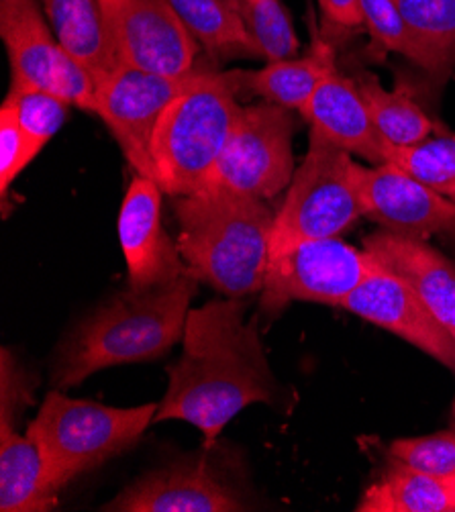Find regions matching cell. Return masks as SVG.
<instances>
[{
    "instance_id": "1",
    "label": "cell",
    "mask_w": 455,
    "mask_h": 512,
    "mask_svg": "<svg viewBox=\"0 0 455 512\" xmlns=\"http://www.w3.org/2000/svg\"><path fill=\"white\" fill-rule=\"evenodd\" d=\"M182 341L184 351L168 368V392L154 423H190L213 445L247 406L274 402V372L258 331L243 323L239 298L211 300L192 309Z\"/></svg>"
},
{
    "instance_id": "7",
    "label": "cell",
    "mask_w": 455,
    "mask_h": 512,
    "mask_svg": "<svg viewBox=\"0 0 455 512\" xmlns=\"http://www.w3.org/2000/svg\"><path fill=\"white\" fill-rule=\"evenodd\" d=\"M288 111L274 102L241 107L207 188L276 198L294 176V121Z\"/></svg>"
},
{
    "instance_id": "26",
    "label": "cell",
    "mask_w": 455,
    "mask_h": 512,
    "mask_svg": "<svg viewBox=\"0 0 455 512\" xmlns=\"http://www.w3.org/2000/svg\"><path fill=\"white\" fill-rule=\"evenodd\" d=\"M239 7L258 56L268 62H282L296 54L298 37L282 0H251V3L239 0Z\"/></svg>"
},
{
    "instance_id": "9",
    "label": "cell",
    "mask_w": 455,
    "mask_h": 512,
    "mask_svg": "<svg viewBox=\"0 0 455 512\" xmlns=\"http://www.w3.org/2000/svg\"><path fill=\"white\" fill-rule=\"evenodd\" d=\"M200 72L170 78L119 66L98 84L94 115L105 121L135 174L156 180L151 141L160 117Z\"/></svg>"
},
{
    "instance_id": "16",
    "label": "cell",
    "mask_w": 455,
    "mask_h": 512,
    "mask_svg": "<svg viewBox=\"0 0 455 512\" xmlns=\"http://www.w3.org/2000/svg\"><path fill=\"white\" fill-rule=\"evenodd\" d=\"M302 117L327 139L366 162L384 164V137L376 129L358 82L333 70L302 107Z\"/></svg>"
},
{
    "instance_id": "15",
    "label": "cell",
    "mask_w": 455,
    "mask_h": 512,
    "mask_svg": "<svg viewBox=\"0 0 455 512\" xmlns=\"http://www.w3.org/2000/svg\"><path fill=\"white\" fill-rule=\"evenodd\" d=\"M372 258L407 282L455 337V264L425 239L378 231L364 239Z\"/></svg>"
},
{
    "instance_id": "14",
    "label": "cell",
    "mask_w": 455,
    "mask_h": 512,
    "mask_svg": "<svg viewBox=\"0 0 455 512\" xmlns=\"http://www.w3.org/2000/svg\"><path fill=\"white\" fill-rule=\"evenodd\" d=\"M100 510L111 512H237L245 510L207 459H184L145 474Z\"/></svg>"
},
{
    "instance_id": "31",
    "label": "cell",
    "mask_w": 455,
    "mask_h": 512,
    "mask_svg": "<svg viewBox=\"0 0 455 512\" xmlns=\"http://www.w3.org/2000/svg\"><path fill=\"white\" fill-rule=\"evenodd\" d=\"M319 3L325 17L337 27L353 29L364 25L362 0H319Z\"/></svg>"
},
{
    "instance_id": "2",
    "label": "cell",
    "mask_w": 455,
    "mask_h": 512,
    "mask_svg": "<svg viewBox=\"0 0 455 512\" xmlns=\"http://www.w3.org/2000/svg\"><path fill=\"white\" fill-rule=\"evenodd\" d=\"M186 272L229 298L264 288L276 215L256 196L207 188L174 196Z\"/></svg>"
},
{
    "instance_id": "11",
    "label": "cell",
    "mask_w": 455,
    "mask_h": 512,
    "mask_svg": "<svg viewBox=\"0 0 455 512\" xmlns=\"http://www.w3.org/2000/svg\"><path fill=\"white\" fill-rule=\"evenodd\" d=\"M341 309L398 335L435 357L445 368L455 370L453 333L407 282L382 268L376 260L362 284L343 300Z\"/></svg>"
},
{
    "instance_id": "27",
    "label": "cell",
    "mask_w": 455,
    "mask_h": 512,
    "mask_svg": "<svg viewBox=\"0 0 455 512\" xmlns=\"http://www.w3.org/2000/svg\"><path fill=\"white\" fill-rule=\"evenodd\" d=\"M3 107L15 115L21 129L41 147L62 129L70 109L60 96L37 88H11Z\"/></svg>"
},
{
    "instance_id": "20",
    "label": "cell",
    "mask_w": 455,
    "mask_h": 512,
    "mask_svg": "<svg viewBox=\"0 0 455 512\" xmlns=\"http://www.w3.org/2000/svg\"><path fill=\"white\" fill-rule=\"evenodd\" d=\"M358 512H455L447 480L390 457L386 472L364 492Z\"/></svg>"
},
{
    "instance_id": "4",
    "label": "cell",
    "mask_w": 455,
    "mask_h": 512,
    "mask_svg": "<svg viewBox=\"0 0 455 512\" xmlns=\"http://www.w3.org/2000/svg\"><path fill=\"white\" fill-rule=\"evenodd\" d=\"M245 88V72L202 70L176 96L151 141L156 182L170 196L205 190L241 113L237 92Z\"/></svg>"
},
{
    "instance_id": "32",
    "label": "cell",
    "mask_w": 455,
    "mask_h": 512,
    "mask_svg": "<svg viewBox=\"0 0 455 512\" xmlns=\"http://www.w3.org/2000/svg\"><path fill=\"white\" fill-rule=\"evenodd\" d=\"M447 484H449V490H451V498H453V508H455V478L447 480Z\"/></svg>"
},
{
    "instance_id": "23",
    "label": "cell",
    "mask_w": 455,
    "mask_h": 512,
    "mask_svg": "<svg viewBox=\"0 0 455 512\" xmlns=\"http://www.w3.org/2000/svg\"><path fill=\"white\" fill-rule=\"evenodd\" d=\"M370 117L380 135L392 145H415L433 133V123L417 102L402 90L390 92L380 80L366 74L358 80Z\"/></svg>"
},
{
    "instance_id": "5",
    "label": "cell",
    "mask_w": 455,
    "mask_h": 512,
    "mask_svg": "<svg viewBox=\"0 0 455 512\" xmlns=\"http://www.w3.org/2000/svg\"><path fill=\"white\" fill-rule=\"evenodd\" d=\"M156 402L133 408L105 406L49 392L27 435L37 445L56 490L127 451L154 423Z\"/></svg>"
},
{
    "instance_id": "8",
    "label": "cell",
    "mask_w": 455,
    "mask_h": 512,
    "mask_svg": "<svg viewBox=\"0 0 455 512\" xmlns=\"http://www.w3.org/2000/svg\"><path fill=\"white\" fill-rule=\"evenodd\" d=\"M374 260L339 237L302 241L268 264L262 309L280 313L290 300L341 306L356 290Z\"/></svg>"
},
{
    "instance_id": "21",
    "label": "cell",
    "mask_w": 455,
    "mask_h": 512,
    "mask_svg": "<svg viewBox=\"0 0 455 512\" xmlns=\"http://www.w3.org/2000/svg\"><path fill=\"white\" fill-rule=\"evenodd\" d=\"M333 70H337L333 49L325 41H317L307 58L270 62L260 72H245V88L266 102L302 111Z\"/></svg>"
},
{
    "instance_id": "19",
    "label": "cell",
    "mask_w": 455,
    "mask_h": 512,
    "mask_svg": "<svg viewBox=\"0 0 455 512\" xmlns=\"http://www.w3.org/2000/svg\"><path fill=\"white\" fill-rule=\"evenodd\" d=\"M58 492L33 439L21 437L13 423H0V510L49 512L58 506Z\"/></svg>"
},
{
    "instance_id": "6",
    "label": "cell",
    "mask_w": 455,
    "mask_h": 512,
    "mask_svg": "<svg viewBox=\"0 0 455 512\" xmlns=\"http://www.w3.org/2000/svg\"><path fill=\"white\" fill-rule=\"evenodd\" d=\"M360 217L351 153L311 129L307 156L294 172L286 200L276 213L270 262L302 241L339 237Z\"/></svg>"
},
{
    "instance_id": "25",
    "label": "cell",
    "mask_w": 455,
    "mask_h": 512,
    "mask_svg": "<svg viewBox=\"0 0 455 512\" xmlns=\"http://www.w3.org/2000/svg\"><path fill=\"white\" fill-rule=\"evenodd\" d=\"M362 15L364 25L382 47L396 51L435 76L449 72L451 66L411 31L394 0H362Z\"/></svg>"
},
{
    "instance_id": "13",
    "label": "cell",
    "mask_w": 455,
    "mask_h": 512,
    "mask_svg": "<svg viewBox=\"0 0 455 512\" xmlns=\"http://www.w3.org/2000/svg\"><path fill=\"white\" fill-rule=\"evenodd\" d=\"M162 192L156 180L135 174L121 204L119 239L133 290L158 288L186 274L178 243L162 223Z\"/></svg>"
},
{
    "instance_id": "3",
    "label": "cell",
    "mask_w": 455,
    "mask_h": 512,
    "mask_svg": "<svg viewBox=\"0 0 455 512\" xmlns=\"http://www.w3.org/2000/svg\"><path fill=\"white\" fill-rule=\"evenodd\" d=\"M196 278L117 294L68 337L54 382L60 388L82 384L88 376L125 364L156 362L182 337Z\"/></svg>"
},
{
    "instance_id": "22",
    "label": "cell",
    "mask_w": 455,
    "mask_h": 512,
    "mask_svg": "<svg viewBox=\"0 0 455 512\" xmlns=\"http://www.w3.org/2000/svg\"><path fill=\"white\" fill-rule=\"evenodd\" d=\"M168 3L211 54L237 51V54L258 56L254 39L245 27L239 0H168Z\"/></svg>"
},
{
    "instance_id": "18",
    "label": "cell",
    "mask_w": 455,
    "mask_h": 512,
    "mask_svg": "<svg viewBox=\"0 0 455 512\" xmlns=\"http://www.w3.org/2000/svg\"><path fill=\"white\" fill-rule=\"evenodd\" d=\"M43 11L60 45L94 76L96 84L121 66L103 0H43Z\"/></svg>"
},
{
    "instance_id": "28",
    "label": "cell",
    "mask_w": 455,
    "mask_h": 512,
    "mask_svg": "<svg viewBox=\"0 0 455 512\" xmlns=\"http://www.w3.org/2000/svg\"><path fill=\"white\" fill-rule=\"evenodd\" d=\"M411 31L453 66L455 62V0H394Z\"/></svg>"
},
{
    "instance_id": "30",
    "label": "cell",
    "mask_w": 455,
    "mask_h": 512,
    "mask_svg": "<svg viewBox=\"0 0 455 512\" xmlns=\"http://www.w3.org/2000/svg\"><path fill=\"white\" fill-rule=\"evenodd\" d=\"M41 149L43 147L21 129L9 109H0V194L3 200H7L9 188Z\"/></svg>"
},
{
    "instance_id": "33",
    "label": "cell",
    "mask_w": 455,
    "mask_h": 512,
    "mask_svg": "<svg viewBox=\"0 0 455 512\" xmlns=\"http://www.w3.org/2000/svg\"><path fill=\"white\" fill-rule=\"evenodd\" d=\"M241 3H251V0H241Z\"/></svg>"
},
{
    "instance_id": "17",
    "label": "cell",
    "mask_w": 455,
    "mask_h": 512,
    "mask_svg": "<svg viewBox=\"0 0 455 512\" xmlns=\"http://www.w3.org/2000/svg\"><path fill=\"white\" fill-rule=\"evenodd\" d=\"M0 37L11 62V88L52 92L64 47L37 0H0Z\"/></svg>"
},
{
    "instance_id": "24",
    "label": "cell",
    "mask_w": 455,
    "mask_h": 512,
    "mask_svg": "<svg viewBox=\"0 0 455 512\" xmlns=\"http://www.w3.org/2000/svg\"><path fill=\"white\" fill-rule=\"evenodd\" d=\"M384 164L400 168L455 202V135H441L415 145H392L384 139Z\"/></svg>"
},
{
    "instance_id": "12",
    "label": "cell",
    "mask_w": 455,
    "mask_h": 512,
    "mask_svg": "<svg viewBox=\"0 0 455 512\" xmlns=\"http://www.w3.org/2000/svg\"><path fill=\"white\" fill-rule=\"evenodd\" d=\"M356 190L362 217L386 231L419 239L455 231V202L392 164H356Z\"/></svg>"
},
{
    "instance_id": "10",
    "label": "cell",
    "mask_w": 455,
    "mask_h": 512,
    "mask_svg": "<svg viewBox=\"0 0 455 512\" xmlns=\"http://www.w3.org/2000/svg\"><path fill=\"white\" fill-rule=\"evenodd\" d=\"M121 66L170 78L198 72V39L168 0H103Z\"/></svg>"
},
{
    "instance_id": "29",
    "label": "cell",
    "mask_w": 455,
    "mask_h": 512,
    "mask_svg": "<svg viewBox=\"0 0 455 512\" xmlns=\"http://www.w3.org/2000/svg\"><path fill=\"white\" fill-rule=\"evenodd\" d=\"M392 459L439 480L455 478V433L396 439L388 449Z\"/></svg>"
}]
</instances>
